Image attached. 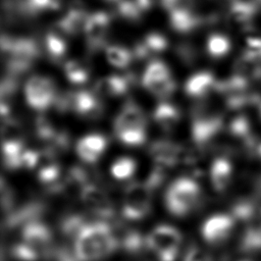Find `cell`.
I'll return each instance as SVG.
<instances>
[{
	"label": "cell",
	"mask_w": 261,
	"mask_h": 261,
	"mask_svg": "<svg viewBox=\"0 0 261 261\" xmlns=\"http://www.w3.org/2000/svg\"><path fill=\"white\" fill-rule=\"evenodd\" d=\"M119 248L114 227L105 220L88 221L73 239L72 251L80 261H100Z\"/></svg>",
	"instance_id": "6da1fadb"
},
{
	"label": "cell",
	"mask_w": 261,
	"mask_h": 261,
	"mask_svg": "<svg viewBox=\"0 0 261 261\" xmlns=\"http://www.w3.org/2000/svg\"><path fill=\"white\" fill-rule=\"evenodd\" d=\"M1 50L6 54V73L19 77L33 67L41 56L42 47L33 37H14L3 34Z\"/></svg>",
	"instance_id": "7a4b0ae2"
},
{
	"label": "cell",
	"mask_w": 261,
	"mask_h": 261,
	"mask_svg": "<svg viewBox=\"0 0 261 261\" xmlns=\"http://www.w3.org/2000/svg\"><path fill=\"white\" fill-rule=\"evenodd\" d=\"M116 139L129 147L143 145L147 139V117L144 110L134 101H127L113 122Z\"/></svg>",
	"instance_id": "3957f363"
},
{
	"label": "cell",
	"mask_w": 261,
	"mask_h": 261,
	"mask_svg": "<svg viewBox=\"0 0 261 261\" xmlns=\"http://www.w3.org/2000/svg\"><path fill=\"white\" fill-rule=\"evenodd\" d=\"M201 194V187L194 177L179 176L168 185L164 204L171 215L186 217L198 206Z\"/></svg>",
	"instance_id": "277c9868"
},
{
	"label": "cell",
	"mask_w": 261,
	"mask_h": 261,
	"mask_svg": "<svg viewBox=\"0 0 261 261\" xmlns=\"http://www.w3.org/2000/svg\"><path fill=\"white\" fill-rule=\"evenodd\" d=\"M148 152L156 165L167 169L179 164H193L197 161L200 150L196 147L188 148L170 140H156L150 145Z\"/></svg>",
	"instance_id": "5b68a950"
},
{
	"label": "cell",
	"mask_w": 261,
	"mask_h": 261,
	"mask_svg": "<svg viewBox=\"0 0 261 261\" xmlns=\"http://www.w3.org/2000/svg\"><path fill=\"white\" fill-rule=\"evenodd\" d=\"M181 241L180 231L169 224H159L146 236L147 249L159 261H175L179 254Z\"/></svg>",
	"instance_id": "8992f818"
},
{
	"label": "cell",
	"mask_w": 261,
	"mask_h": 261,
	"mask_svg": "<svg viewBox=\"0 0 261 261\" xmlns=\"http://www.w3.org/2000/svg\"><path fill=\"white\" fill-rule=\"evenodd\" d=\"M153 190L144 182L129 184L122 198L121 213L128 221H140L146 218L152 211Z\"/></svg>",
	"instance_id": "52a82bcc"
},
{
	"label": "cell",
	"mask_w": 261,
	"mask_h": 261,
	"mask_svg": "<svg viewBox=\"0 0 261 261\" xmlns=\"http://www.w3.org/2000/svg\"><path fill=\"white\" fill-rule=\"evenodd\" d=\"M223 122L218 114L209 113L202 105L195 106L192 111L191 136L198 150L206 149L220 133Z\"/></svg>",
	"instance_id": "ba28073f"
},
{
	"label": "cell",
	"mask_w": 261,
	"mask_h": 261,
	"mask_svg": "<svg viewBox=\"0 0 261 261\" xmlns=\"http://www.w3.org/2000/svg\"><path fill=\"white\" fill-rule=\"evenodd\" d=\"M64 111H72L88 120L99 119L104 112L103 103L94 91L79 90L64 92L62 98Z\"/></svg>",
	"instance_id": "9c48e42d"
},
{
	"label": "cell",
	"mask_w": 261,
	"mask_h": 261,
	"mask_svg": "<svg viewBox=\"0 0 261 261\" xmlns=\"http://www.w3.org/2000/svg\"><path fill=\"white\" fill-rule=\"evenodd\" d=\"M57 95L54 82L47 76L33 75L24 86V97L28 105L38 111H44L54 105Z\"/></svg>",
	"instance_id": "30bf717a"
},
{
	"label": "cell",
	"mask_w": 261,
	"mask_h": 261,
	"mask_svg": "<svg viewBox=\"0 0 261 261\" xmlns=\"http://www.w3.org/2000/svg\"><path fill=\"white\" fill-rule=\"evenodd\" d=\"M82 204L100 220L109 221L115 216V208L109 195L94 182L86 185L79 193Z\"/></svg>",
	"instance_id": "8fae6325"
},
{
	"label": "cell",
	"mask_w": 261,
	"mask_h": 261,
	"mask_svg": "<svg viewBox=\"0 0 261 261\" xmlns=\"http://www.w3.org/2000/svg\"><path fill=\"white\" fill-rule=\"evenodd\" d=\"M20 241L33 249L41 258H48L53 250L52 231L40 219L33 220L20 228Z\"/></svg>",
	"instance_id": "7c38bea8"
},
{
	"label": "cell",
	"mask_w": 261,
	"mask_h": 261,
	"mask_svg": "<svg viewBox=\"0 0 261 261\" xmlns=\"http://www.w3.org/2000/svg\"><path fill=\"white\" fill-rule=\"evenodd\" d=\"M111 17L105 11H97L90 14L84 32L87 49L90 53H96L105 47Z\"/></svg>",
	"instance_id": "4fadbf2b"
},
{
	"label": "cell",
	"mask_w": 261,
	"mask_h": 261,
	"mask_svg": "<svg viewBox=\"0 0 261 261\" xmlns=\"http://www.w3.org/2000/svg\"><path fill=\"white\" fill-rule=\"evenodd\" d=\"M236 218L231 214L216 213L209 216L201 226V234L209 245L225 242L234 227Z\"/></svg>",
	"instance_id": "5bb4252c"
},
{
	"label": "cell",
	"mask_w": 261,
	"mask_h": 261,
	"mask_svg": "<svg viewBox=\"0 0 261 261\" xmlns=\"http://www.w3.org/2000/svg\"><path fill=\"white\" fill-rule=\"evenodd\" d=\"M193 5L192 3H185L168 12L170 27L175 32L189 34L206 22L203 15L197 12Z\"/></svg>",
	"instance_id": "9a60e30c"
},
{
	"label": "cell",
	"mask_w": 261,
	"mask_h": 261,
	"mask_svg": "<svg viewBox=\"0 0 261 261\" xmlns=\"http://www.w3.org/2000/svg\"><path fill=\"white\" fill-rule=\"evenodd\" d=\"M107 143V139L104 135L98 133L89 134L76 142L75 152L83 162L94 164L106 151Z\"/></svg>",
	"instance_id": "2e32d148"
},
{
	"label": "cell",
	"mask_w": 261,
	"mask_h": 261,
	"mask_svg": "<svg viewBox=\"0 0 261 261\" xmlns=\"http://www.w3.org/2000/svg\"><path fill=\"white\" fill-rule=\"evenodd\" d=\"M135 82V76L130 74H110L96 82L94 92L98 96L118 97L124 95Z\"/></svg>",
	"instance_id": "e0dca14e"
},
{
	"label": "cell",
	"mask_w": 261,
	"mask_h": 261,
	"mask_svg": "<svg viewBox=\"0 0 261 261\" xmlns=\"http://www.w3.org/2000/svg\"><path fill=\"white\" fill-rule=\"evenodd\" d=\"M90 13L80 4L74 3L56 23L57 30L64 35L74 36L85 32Z\"/></svg>",
	"instance_id": "ac0fdd59"
},
{
	"label": "cell",
	"mask_w": 261,
	"mask_h": 261,
	"mask_svg": "<svg viewBox=\"0 0 261 261\" xmlns=\"http://www.w3.org/2000/svg\"><path fill=\"white\" fill-rule=\"evenodd\" d=\"M216 81L213 74L203 70L191 75L185 84V93L194 99H203L213 90L215 91Z\"/></svg>",
	"instance_id": "d6986e66"
},
{
	"label": "cell",
	"mask_w": 261,
	"mask_h": 261,
	"mask_svg": "<svg viewBox=\"0 0 261 261\" xmlns=\"http://www.w3.org/2000/svg\"><path fill=\"white\" fill-rule=\"evenodd\" d=\"M168 46L166 37L158 32H151L147 34L143 40L136 43L133 51L134 58L146 59L154 54L163 52Z\"/></svg>",
	"instance_id": "ffe728a7"
},
{
	"label": "cell",
	"mask_w": 261,
	"mask_h": 261,
	"mask_svg": "<svg viewBox=\"0 0 261 261\" xmlns=\"http://www.w3.org/2000/svg\"><path fill=\"white\" fill-rule=\"evenodd\" d=\"M210 182L216 192H224L232 178V165L227 158L217 157L209 168Z\"/></svg>",
	"instance_id": "44dd1931"
},
{
	"label": "cell",
	"mask_w": 261,
	"mask_h": 261,
	"mask_svg": "<svg viewBox=\"0 0 261 261\" xmlns=\"http://www.w3.org/2000/svg\"><path fill=\"white\" fill-rule=\"evenodd\" d=\"M153 119L162 130L171 132L177 126L180 120V111L175 105L162 101L155 107Z\"/></svg>",
	"instance_id": "7402d4cb"
},
{
	"label": "cell",
	"mask_w": 261,
	"mask_h": 261,
	"mask_svg": "<svg viewBox=\"0 0 261 261\" xmlns=\"http://www.w3.org/2000/svg\"><path fill=\"white\" fill-rule=\"evenodd\" d=\"M256 8L251 2L236 1L228 9V21L237 29H246L253 20Z\"/></svg>",
	"instance_id": "603a6c76"
},
{
	"label": "cell",
	"mask_w": 261,
	"mask_h": 261,
	"mask_svg": "<svg viewBox=\"0 0 261 261\" xmlns=\"http://www.w3.org/2000/svg\"><path fill=\"white\" fill-rule=\"evenodd\" d=\"M3 161L7 168L17 169L22 167V155L24 143L21 139H6L3 140Z\"/></svg>",
	"instance_id": "cb8c5ba5"
},
{
	"label": "cell",
	"mask_w": 261,
	"mask_h": 261,
	"mask_svg": "<svg viewBox=\"0 0 261 261\" xmlns=\"http://www.w3.org/2000/svg\"><path fill=\"white\" fill-rule=\"evenodd\" d=\"M64 36L60 31H51L45 36V50L53 61H60L66 54L67 44Z\"/></svg>",
	"instance_id": "d4e9b609"
},
{
	"label": "cell",
	"mask_w": 261,
	"mask_h": 261,
	"mask_svg": "<svg viewBox=\"0 0 261 261\" xmlns=\"http://www.w3.org/2000/svg\"><path fill=\"white\" fill-rule=\"evenodd\" d=\"M116 237L119 243V248L130 254H140L147 249L146 237H143L138 230L125 229L124 231L116 232Z\"/></svg>",
	"instance_id": "484cf974"
},
{
	"label": "cell",
	"mask_w": 261,
	"mask_h": 261,
	"mask_svg": "<svg viewBox=\"0 0 261 261\" xmlns=\"http://www.w3.org/2000/svg\"><path fill=\"white\" fill-rule=\"evenodd\" d=\"M137 170V162L134 158L121 156L115 159L110 166V173L116 180L130 179Z\"/></svg>",
	"instance_id": "4316f807"
},
{
	"label": "cell",
	"mask_w": 261,
	"mask_h": 261,
	"mask_svg": "<svg viewBox=\"0 0 261 261\" xmlns=\"http://www.w3.org/2000/svg\"><path fill=\"white\" fill-rule=\"evenodd\" d=\"M142 85L149 93L159 99L169 98L176 90V82L172 76L162 81L142 80Z\"/></svg>",
	"instance_id": "83f0119b"
},
{
	"label": "cell",
	"mask_w": 261,
	"mask_h": 261,
	"mask_svg": "<svg viewBox=\"0 0 261 261\" xmlns=\"http://www.w3.org/2000/svg\"><path fill=\"white\" fill-rule=\"evenodd\" d=\"M105 54L109 63L118 68L128 66L134 59L133 51L120 45H109L105 47Z\"/></svg>",
	"instance_id": "f1b7e54d"
},
{
	"label": "cell",
	"mask_w": 261,
	"mask_h": 261,
	"mask_svg": "<svg viewBox=\"0 0 261 261\" xmlns=\"http://www.w3.org/2000/svg\"><path fill=\"white\" fill-rule=\"evenodd\" d=\"M230 49L229 39L222 34H212L207 40V52L213 58L225 56Z\"/></svg>",
	"instance_id": "f546056e"
},
{
	"label": "cell",
	"mask_w": 261,
	"mask_h": 261,
	"mask_svg": "<svg viewBox=\"0 0 261 261\" xmlns=\"http://www.w3.org/2000/svg\"><path fill=\"white\" fill-rule=\"evenodd\" d=\"M64 73L67 80L75 85L86 83L90 75L88 66L77 60L67 61L64 64Z\"/></svg>",
	"instance_id": "4dcf8cb0"
},
{
	"label": "cell",
	"mask_w": 261,
	"mask_h": 261,
	"mask_svg": "<svg viewBox=\"0 0 261 261\" xmlns=\"http://www.w3.org/2000/svg\"><path fill=\"white\" fill-rule=\"evenodd\" d=\"M171 77L170 69L168 65L159 59L151 60L142 76V80L147 81H162Z\"/></svg>",
	"instance_id": "1f68e13d"
},
{
	"label": "cell",
	"mask_w": 261,
	"mask_h": 261,
	"mask_svg": "<svg viewBox=\"0 0 261 261\" xmlns=\"http://www.w3.org/2000/svg\"><path fill=\"white\" fill-rule=\"evenodd\" d=\"M118 15L128 21H138L142 16V10L136 0H120L117 2Z\"/></svg>",
	"instance_id": "d6a6232c"
},
{
	"label": "cell",
	"mask_w": 261,
	"mask_h": 261,
	"mask_svg": "<svg viewBox=\"0 0 261 261\" xmlns=\"http://www.w3.org/2000/svg\"><path fill=\"white\" fill-rule=\"evenodd\" d=\"M11 256L17 261H38L41 257L21 241L15 243L10 249Z\"/></svg>",
	"instance_id": "836d02e7"
},
{
	"label": "cell",
	"mask_w": 261,
	"mask_h": 261,
	"mask_svg": "<svg viewBox=\"0 0 261 261\" xmlns=\"http://www.w3.org/2000/svg\"><path fill=\"white\" fill-rule=\"evenodd\" d=\"M175 53L178 56V58L188 65L195 63L197 59L196 47L189 42H182L178 44L175 48Z\"/></svg>",
	"instance_id": "e575fe53"
},
{
	"label": "cell",
	"mask_w": 261,
	"mask_h": 261,
	"mask_svg": "<svg viewBox=\"0 0 261 261\" xmlns=\"http://www.w3.org/2000/svg\"><path fill=\"white\" fill-rule=\"evenodd\" d=\"M181 261H212V258L203 248L192 245L186 250Z\"/></svg>",
	"instance_id": "d590c367"
},
{
	"label": "cell",
	"mask_w": 261,
	"mask_h": 261,
	"mask_svg": "<svg viewBox=\"0 0 261 261\" xmlns=\"http://www.w3.org/2000/svg\"><path fill=\"white\" fill-rule=\"evenodd\" d=\"M251 152H253L254 155L258 156L259 158H261V142H258V141H255L253 140L249 146L247 147Z\"/></svg>",
	"instance_id": "8d00e7d4"
},
{
	"label": "cell",
	"mask_w": 261,
	"mask_h": 261,
	"mask_svg": "<svg viewBox=\"0 0 261 261\" xmlns=\"http://www.w3.org/2000/svg\"><path fill=\"white\" fill-rule=\"evenodd\" d=\"M155 1L156 0H136V2L138 3V5L142 11L149 10L153 6Z\"/></svg>",
	"instance_id": "74e56055"
},
{
	"label": "cell",
	"mask_w": 261,
	"mask_h": 261,
	"mask_svg": "<svg viewBox=\"0 0 261 261\" xmlns=\"http://www.w3.org/2000/svg\"><path fill=\"white\" fill-rule=\"evenodd\" d=\"M105 1H108V2H115V3H117L118 1H120V0H105Z\"/></svg>",
	"instance_id": "f35d334b"
},
{
	"label": "cell",
	"mask_w": 261,
	"mask_h": 261,
	"mask_svg": "<svg viewBox=\"0 0 261 261\" xmlns=\"http://www.w3.org/2000/svg\"><path fill=\"white\" fill-rule=\"evenodd\" d=\"M258 1H259V2H260V3H261V0H258Z\"/></svg>",
	"instance_id": "ab89813d"
}]
</instances>
